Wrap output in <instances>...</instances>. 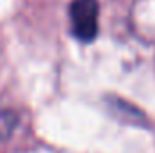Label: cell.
Returning <instances> with one entry per match:
<instances>
[{"label": "cell", "instance_id": "6da1fadb", "mask_svg": "<svg viewBox=\"0 0 155 153\" xmlns=\"http://www.w3.org/2000/svg\"><path fill=\"white\" fill-rule=\"evenodd\" d=\"M71 31L78 41H94L99 33V2L97 0H72L69 7Z\"/></svg>", "mask_w": 155, "mask_h": 153}, {"label": "cell", "instance_id": "7a4b0ae2", "mask_svg": "<svg viewBox=\"0 0 155 153\" xmlns=\"http://www.w3.org/2000/svg\"><path fill=\"white\" fill-rule=\"evenodd\" d=\"M16 126H18V115L13 110L0 108V141L7 139Z\"/></svg>", "mask_w": 155, "mask_h": 153}]
</instances>
